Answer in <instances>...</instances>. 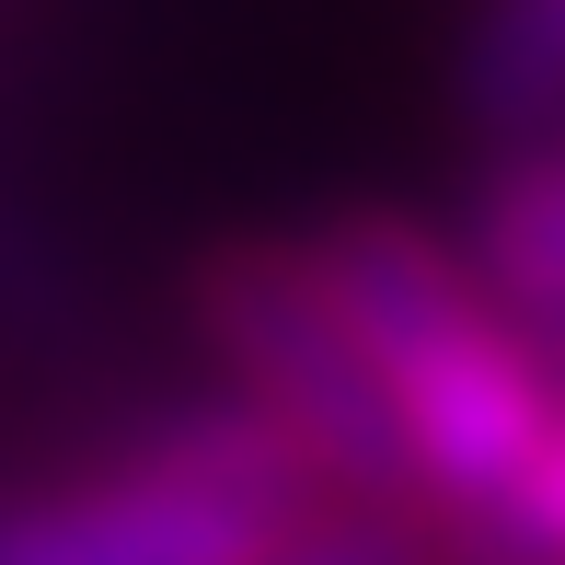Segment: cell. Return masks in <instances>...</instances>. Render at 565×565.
I'll use <instances>...</instances> for the list:
<instances>
[{
	"mask_svg": "<svg viewBox=\"0 0 565 565\" xmlns=\"http://www.w3.org/2000/svg\"><path fill=\"white\" fill-rule=\"evenodd\" d=\"M461 266H473L484 300L565 370V127H531V139L497 150V173L473 185Z\"/></svg>",
	"mask_w": 565,
	"mask_h": 565,
	"instance_id": "cell-4",
	"label": "cell"
},
{
	"mask_svg": "<svg viewBox=\"0 0 565 565\" xmlns=\"http://www.w3.org/2000/svg\"><path fill=\"white\" fill-rule=\"evenodd\" d=\"M323 497H335L323 461L243 393H220L139 427L82 484L0 497V565H243Z\"/></svg>",
	"mask_w": 565,
	"mask_h": 565,
	"instance_id": "cell-2",
	"label": "cell"
},
{
	"mask_svg": "<svg viewBox=\"0 0 565 565\" xmlns=\"http://www.w3.org/2000/svg\"><path fill=\"white\" fill-rule=\"evenodd\" d=\"M243 565H450V531L427 508H381V497H323L289 531H266Z\"/></svg>",
	"mask_w": 565,
	"mask_h": 565,
	"instance_id": "cell-6",
	"label": "cell"
},
{
	"mask_svg": "<svg viewBox=\"0 0 565 565\" xmlns=\"http://www.w3.org/2000/svg\"><path fill=\"white\" fill-rule=\"evenodd\" d=\"M461 105L497 139L565 127V0H484L461 35Z\"/></svg>",
	"mask_w": 565,
	"mask_h": 565,
	"instance_id": "cell-5",
	"label": "cell"
},
{
	"mask_svg": "<svg viewBox=\"0 0 565 565\" xmlns=\"http://www.w3.org/2000/svg\"><path fill=\"white\" fill-rule=\"evenodd\" d=\"M520 554H565V393H554L543 439L520 450L508 497L484 508L473 531H450V565H520Z\"/></svg>",
	"mask_w": 565,
	"mask_h": 565,
	"instance_id": "cell-7",
	"label": "cell"
},
{
	"mask_svg": "<svg viewBox=\"0 0 565 565\" xmlns=\"http://www.w3.org/2000/svg\"><path fill=\"white\" fill-rule=\"evenodd\" d=\"M196 323H209L231 393L289 427V439L323 461L335 497L416 508L381 370H370V347H358V323H347V300H335V277H323L312 243H231V254H209V266H196Z\"/></svg>",
	"mask_w": 565,
	"mask_h": 565,
	"instance_id": "cell-3",
	"label": "cell"
},
{
	"mask_svg": "<svg viewBox=\"0 0 565 565\" xmlns=\"http://www.w3.org/2000/svg\"><path fill=\"white\" fill-rule=\"evenodd\" d=\"M520 565H565V554H520Z\"/></svg>",
	"mask_w": 565,
	"mask_h": 565,
	"instance_id": "cell-8",
	"label": "cell"
},
{
	"mask_svg": "<svg viewBox=\"0 0 565 565\" xmlns=\"http://www.w3.org/2000/svg\"><path fill=\"white\" fill-rule=\"evenodd\" d=\"M312 254H323L358 347H370V370H381L416 508L439 531H473L484 508L508 497L520 450L543 439L565 370L484 300V277L461 266V243H439V231H416L393 209H358L335 231H312Z\"/></svg>",
	"mask_w": 565,
	"mask_h": 565,
	"instance_id": "cell-1",
	"label": "cell"
}]
</instances>
